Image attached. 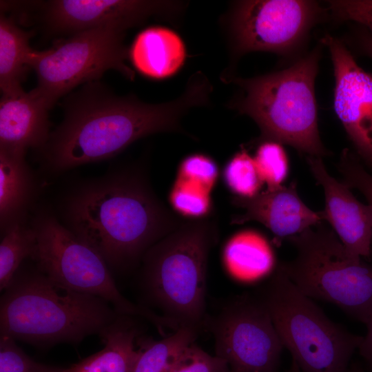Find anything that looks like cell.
Listing matches in <instances>:
<instances>
[{"mask_svg": "<svg viewBox=\"0 0 372 372\" xmlns=\"http://www.w3.org/2000/svg\"><path fill=\"white\" fill-rule=\"evenodd\" d=\"M287 240L296 256L278 267L300 292L333 303L366 324L372 317V264L350 256L322 223Z\"/></svg>", "mask_w": 372, "mask_h": 372, "instance_id": "obj_7", "label": "cell"}, {"mask_svg": "<svg viewBox=\"0 0 372 372\" xmlns=\"http://www.w3.org/2000/svg\"><path fill=\"white\" fill-rule=\"evenodd\" d=\"M25 154L0 149V223L3 234L21 223L34 192Z\"/></svg>", "mask_w": 372, "mask_h": 372, "instance_id": "obj_20", "label": "cell"}, {"mask_svg": "<svg viewBox=\"0 0 372 372\" xmlns=\"http://www.w3.org/2000/svg\"><path fill=\"white\" fill-rule=\"evenodd\" d=\"M134 318L120 315L99 334L104 347L72 364L68 372H134L141 352V346L136 347L139 329Z\"/></svg>", "mask_w": 372, "mask_h": 372, "instance_id": "obj_18", "label": "cell"}, {"mask_svg": "<svg viewBox=\"0 0 372 372\" xmlns=\"http://www.w3.org/2000/svg\"><path fill=\"white\" fill-rule=\"evenodd\" d=\"M367 331L358 347L359 353L372 371V317L366 324Z\"/></svg>", "mask_w": 372, "mask_h": 372, "instance_id": "obj_32", "label": "cell"}, {"mask_svg": "<svg viewBox=\"0 0 372 372\" xmlns=\"http://www.w3.org/2000/svg\"><path fill=\"white\" fill-rule=\"evenodd\" d=\"M205 329L212 333L215 355L229 372H279L284 347L258 296L234 298L216 316H207Z\"/></svg>", "mask_w": 372, "mask_h": 372, "instance_id": "obj_11", "label": "cell"}, {"mask_svg": "<svg viewBox=\"0 0 372 372\" xmlns=\"http://www.w3.org/2000/svg\"><path fill=\"white\" fill-rule=\"evenodd\" d=\"M136 69L156 79L169 77L181 68L186 50L181 38L173 30L154 26L141 31L129 50Z\"/></svg>", "mask_w": 372, "mask_h": 372, "instance_id": "obj_19", "label": "cell"}, {"mask_svg": "<svg viewBox=\"0 0 372 372\" xmlns=\"http://www.w3.org/2000/svg\"><path fill=\"white\" fill-rule=\"evenodd\" d=\"M260 178L267 189H273L282 185L288 172L286 152L281 143L261 141L254 157Z\"/></svg>", "mask_w": 372, "mask_h": 372, "instance_id": "obj_26", "label": "cell"}, {"mask_svg": "<svg viewBox=\"0 0 372 372\" xmlns=\"http://www.w3.org/2000/svg\"><path fill=\"white\" fill-rule=\"evenodd\" d=\"M50 109L33 90L13 96H1L0 149L23 154L29 148L41 149L51 133Z\"/></svg>", "mask_w": 372, "mask_h": 372, "instance_id": "obj_16", "label": "cell"}, {"mask_svg": "<svg viewBox=\"0 0 372 372\" xmlns=\"http://www.w3.org/2000/svg\"><path fill=\"white\" fill-rule=\"evenodd\" d=\"M214 216L185 220L144 255L142 282L163 316L180 327L205 329L209 252L218 240Z\"/></svg>", "mask_w": 372, "mask_h": 372, "instance_id": "obj_5", "label": "cell"}, {"mask_svg": "<svg viewBox=\"0 0 372 372\" xmlns=\"http://www.w3.org/2000/svg\"><path fill=\"white\" fill-rule=\"evenodd\" d=\"M353 41L360 52L372 59V34L360 25L354 33Z\"/></svg>", "mask_w": 372, "mask_h": 372, "instance_id": "obj_31", "label": "cell"}, {"mask_svg": "<svg viewBox=\"0 0 372 372\" xmlns=\"http://www.w3.org/2000/svg\"><path fill=\"white\" fill-rule=\"evenodd\" d=\"M231 203L241 209L240 214L231 216V224L257 221L278 240L299 234L323 220L320 211L311 210L301 200L295 182L251 198L233 196Z\"/></svg>", "mask_w": 372, "mask_h": 372, "instance_id": "obj_15", "label": "cell"}, {"mask_svg": "<svg viewBox=\"0 0 372 372\" xmlns=\"http://www.w3.org/2000/svg\"><path fill=\"white\" fill-rule=\"evenodd\" d=\"M344 183L349 188L360 191L372 207V174L365 169L358 158L349 149H344L338 165Z\"/></svg>", "mask_w": 372, "mask_h": 372, "instance_id": "obj_29", "label": "cell"}, {"mask_svg": "<svg viewBox=\"0 0 372 372\" xmlns=\"http://www.w3.org/2000/svg\"><path fill=\"white\" fill-rule=\"evenodd\" d=\"M335 76L334 110L360 157L372 168V74L355 61L338 39L324 35Z\"/></svg>", "mask_w": 372, "mask_h": 372, "instance_id": "obj_13", "label": "cell"}, {"mask_svg": "<svg viewBox=\"0 0 372 372\" xmlns=\"http://www.w3.org/2000/svg\"><path fill=\"white\" fill-rule=\"evenodd\" d=\"M120 315L105 300L67 288L39 269L17 271L1 298L0 331L41 347L76 344Z\"/></svg>", "mask_w": 372, "mask_h": 372, "instance_id": "obj_3", "label": "cell"}, {"mask_svg": "<svg viewBox=\"0 0 372 372\" xmlns=\"http://www.w3.org/2000/svg\"><path fill=\"white\" fill-rule=\"evenodd\" d=\"M211 92L201 72L190 76L179 97L161 103L116 95L100 81L85 83L64 99L63 119L39 150L43 164L52 172H62L114 157L150 134H186L181 118L192 108L207 105Z\"/></svg>", "mask_w": 372, "mask_h": 372, "instance_id": "obj_1", "label": "cell"}, {"mask_svg": "<svg viewBox=\"0 0 372 372\" xmlns=\"http://www.w3.org/2000/svg\"><path fill=\"white\" fill-rule=\"evenodd\" d=\"M310 170L322 187L325 206L320 211L342 242L347 252L354 258L369 257L372 245V207L360 202L344 182L330 176L321 157L307 156Z\"/></svg>", "mask_w": 372, "mask_h": 372, "instance_id": "obj_14", "label": "cell"}, {"mask_svg": "<svg viewBox=\"0 0 372 372\" xmlns=\"http://www.w3.org/2000/svg\"><path fill=\"white\" fill-rule=\"evenodd\" d=\"M307 0H250L235 3L229 32L235 59L251 52L291 55L299 50L322 13Z\"/></svg>", "mask_w": 372, "mask_h": 372, "instance_id": "obj_10", "label": "cell"}, {"mask_svg": "<svg viewBox=\"0 0 372 372\" xmlns=\"http://www.w3.org/2000/svg\"><path fill=\"white\" fill-rule=\"evenodd\" d=\"M347 372H364L362 367L358 363L352 364L349 368H348Z\"/></svg>", "mask_w": 372, "mask_h": 372, "instance_id": "obj_33", "label": "cell"}, {"mask_svg": "<svg viewBox=\"0 0 372 372\" xmlns=\"http://www.w3.org/2000/svg\"><path fill=\"white\" fill-rule=\"evenodd\" d=\"M257 296L302 372H347L362 336L329 320L278 267Z\"/></svg>", "mask_w": 372, "mask_h": 372, "instance_id": "obj_6", "label": "cell"}, {"mask_svg": "<svg viewBox=\"0 0 372 372\" xmlns=\"http://www.w3.org/2000/svg\"><path fill=\"white\" fill-rule=\"evenodd\" d=\"M0 372H68V368L36 362L18 347L15 340L1 335Z\"/></svg>", "mask_w": 372, "mask_h": 372, "instance_id": "obj_27", "label": "cell"}, {"mask_svg": "<svg viewBox=\"0 0 372 372\" xmlns=\"http://www.w3.org/2000/svg\"><path fill=\"white\" fill-rule=\"evenodd\" d=\"M227 265L246 277L267 273L272 267L273 257L266 240L253 231H241L234 236L225 250Z\"/></svg>", "mask_w": 372, "mask_h": 372, "instance_id": "obj_22", "label": "cell"}, {"mask_svg": "<svg viewBox=\"0 0 372 372\" xmlns=\"http://www.w3.org/2000/svg\"><path fill=\"white\" fill-rule=\"evenodd\" d=\"M328 6L337 19L355 22L372 34V0H333Z\"/></svg>", "mask_w": 372, "mask_h": 372, "instance_id": "obj_30", "label": "cell"}, {"mask_svg": "<svg viewBox=\"0 0 372 372\" xmlns=\"http://www.w3.org/2000/svg\"><path fill=\"white\" fill-rule=\"evenodd\" d=\"M320 52L317 47L288 68L264 75L225 77L238 87L229 107L256 122L260 142L287 144L311 156L329 154L320 138L315 95Z\"/></svg>", "mask_w": 372, "mask_h": 372, "instance_id": "obj_4", "label": "cell"}, {"mask_svg": "<svg viewBox=\"0 0 372 372\" xmlns=\"http://www.w3.org/2000/svg\"><path fill=\"white\" fill-rule=\"evenodd\" d=\"M37 245V234L32 225L18 223L3 233L0 244V289L10 285L19 266L32 257Z\"/></svg>", "mask_w": 372, "mask_h": 372, "instance_id": "obj_24", "label": "cell"}, {"mask_svg": "<svg viewBox=\"0 0 372 372\" xmlns=\"http://www.w3.org/2000/svg\"><path fill=\"white\" fill-rule=\"evenodd\" d=\"M41 19L52 34H73L100 27L123 30L154 16H169L182 3L143 0H52L42 1Z\"/></svg>", "mask_w": 372, "mask_h": 372, "instance_id": "obj_12", "label": "cell"}, {"mask_svg": "<svg viewBox=\"0 0 372 372\" xmlns=\"http://www.w3.org/2000/svg\"><path fill=\"white\" fill-rule=\"evenodd\" d=\"M167 372H229L225 360L211 355L194 343L175 358Z\"/></svg>", "mask_w": 372, "mask_h": 372, "instance_id": "obj_28", "label": "cell"}, {"mask_svg": "<svg viewBox=\"0 0 372 372\" xmlns=\"http://www.w3.org/2000/svg\"><path fill=\"white\" fill-rule=\"evenodd\" d=\"M32 31H26L12 17L0 15V88L2 96L23 94L21 87L30 69L29 56L32 52L30 39Z\"/></svg>", "mask_w": 372, "mask_h": 372, "instance_id": "obj_21", "label": "cell"}, {"mask_svg": "<svg viewBox=\"0 0 372 372\" xmlns=\"http://www.w3.org/2000/svg\"><path fill=\"white\" fill-rule=\"evenodd\" d=\"M199 333L182 327L161 340L142 342L134 372H167L175 358L194 343Z\"/></svg>", "mask_w": 372, "mask_h": 372, "instance_id": "obj_23", "label": "cell"}, {"mask_svg": "<svg viewBox=\"0 0 372 372\" xmlns=\"http://www.w3.org/2000/svg\"><path fill=\"white\" fill-rule=\"evenodd\" d=\"M223 178L234 196L251 198L260 192L264 185L254 157L245 149L236 153L225 165Z\"/></svg>", "mask_w": 372, "mask_h": 372, "instance_id": "obj_25", "label": "cell"}, {"mask_svg": "<svg viewBox=\"0 0 372 372\" xmlns=\"http://www.w3.org/2000/svg\"><path fill=\"white\" fill-rule=\"evenodd\" d=\"M219 175L217 163L203 154H194L180 163L169 193L174 212L185 220L213 216L212 192Z\"/></svg>", "mask_w": 372, "mask_h": 372, "instance_id": "obj_17", "label": "cell"}, {"mask_svg": "<svg viewBox=\"0 0 372 372\" xmlns=\"http://www.w3.org/2000/svg\"><path fill=\"white\" fill-rule=\"evenodd\" d=\"M64 218L68 229L118 271L134 267L185 220L158 199L136 166L78 187L65 202Z\"/></svg>", "mask_w": 372, "mask_h": 372, "instance_id": "obj_2", "label": "cell"}, {"mask_svg": "<svg viewBox=\"0 0 372 372\" xmlns=\"http://www.w3.org/2000/svg\"><path fill=\"white\" fill-rule=\"evenodd\" d=\"M124 32L111 26L89 29L58 40L46 50H33L28 61L37 79L33 90L51 109L74 87L99 81L109 70L134 80V72L125 62Z\"/></svg>", "mask_w": 372, "mask_h": 372, "instance_id": "obj_9", "label": "cell"}, {"mask_svg": "<svg viewBox=\"0 0 372 372\" xmlns=\"http://www.w3.org/2000/svg\"><path fill=\"white\" fill-rule=\"evenodd\" d=\"M37 245L31 257L37 269L53 281L72 290L99 297L121 315L143 318L161 333L177 325L162 315L135 304L119 291L104 258L46 211L37 214L31 225Z\"/></svg>", "mask_w": 372, "mask_h": 372, "instance_id": "obj_8", "label": "cell"}, {"mask_svg": "<svg viewBox=\"0 0 372 372\" xmlns=\"http://www.w3.org/2000/svg\"><path fill=\"white\" fill-rule=\"evenodd\" d=\"M287 372H302V371L300 370L297 363L293 360H292L291 365L289 369L287 371Z\"/></svg>", "mask_w": 372, "mask_h": 372, "instance_id": "obj_34", "label": "cell"}]
</instances>
